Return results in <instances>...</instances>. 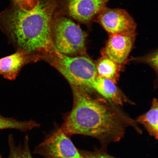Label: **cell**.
Wrapping results in <instances>:
<instances>
[{"instance_id": "obj_1", "label": "cell", "mask_w": 158, "mask_h": 158, "mask_svg": "<svg viewBox=\"0 0 158 158\" xmlns=\"http://www.w3.org/2000/svg\"><path fill=\"white\" fill-rule=\"evenodd\" d=\"M73 96L72 110L66 114L59 127L70 137L74 135L96 138L102 145L120 141L126 128H133L138 133L143 131L135 120L112 104L91 93V89L70 85Z\"/></svg>"}, {"instance_id": "obj_2", "label": "cell", "mask_w": 158, "mask_h": 158, "mask_svg": "<svg viewBox=\"0 0 158 158\" xmlns=\"http://www.w3.org/2000/svg\"><path fill=\"white\" fill-rule=\"evenodd\" d=\"M58 6V0H39L35 8L27 11L11 2L0 13V28L18 49L42 59L57 50L52 40L51 24Z\"/></svg>"}, {"instance_id": "obj_3", "label": "cell", "mask_w": 158, "mask_h": 158, "mask_svg": "<svg viewBox=\"0 0 158 158\" xmlns=\"http://www.w3.org/2000/svg\"><path fill=\"white\" fill-rule=\"evenodd\" d=\"M51 31L53 43L60 54L70 57L87 56V33L59 11L58 8L53 15Z\"/></svg>"}, {"instance_id": "obj_4", "label": "cell", "mask_w": 158, "mask_h": 158, "mask_svg": "<svg viewBox=\"0 0 158 158\" xmlns=\"http://www.w3.org/2000/svg\"><path fill=\"white\" fill-rule=\"evenodd\" d=\"M43 59L62 74L70 85L91 89L98 76L96 64L88 56H68L57 50Z\"/></svg>"}, {"instance_id": "obj_5", "label": "cell", "mask_w": 158, "mask_h": 158, "mask_svg": "<svg viewBox=\"0 0 158 158\" xmlns=\"http://www.w3.org/2000/svg\"><path fill=\"white\" fill-rule=\"evenodd\" d=\"M110 0H58L61 13L90 28L98 14Z\"/></svg>"}, {"instance_id": "obj_6", "label": "cell", "mask_w": 158, "mask_h": 158, "mask_svg": "<svg viewBox=\"0 0 158 158\" xmlns=\"http://www.w3.org/2000/svg\"><path fill=\"white\" fill-rule=\"evenodd\" d=\"M34 153L44 158H83L70 137L59 127L35 147Z\"/></svg>"}, {"instance_id": "obj_7", "label": "cell", "mask_w": 158, "mask_h": 158, "mask_svg": "<svg viewBox=\"0 0 158 158\" xmlns=\"http://www.w3.org/2000/svg\"><path fill=\"white\" fill-rule=\"evenodd\" d=\"M94 22L98 23L109 35L135 32L137 24L125 10L106 6L98 14Z\"/></svg>"}, {"instance_id": "obj_8", "label": "cell", "mask_w": 158, "mask_h": 158, "mask_svg": "<svg viewBox=\"0 0 158 158\" xmlns=\"http://www.w3.org/2000/svg\"><path fill=\"white\" fill-rule=\"evenodd\" d=\"M135 32L110 35L102 49V56H106L121 66L127 60L135 44Z\"/></svg>"}, {"instance_id": "obj_9", "label": "cell", "mask_w": 158, "mask_h": 158, "mask_svg": "<svg viewBox=\"0 0 158 158\" xmlns=\"http://www.w3.org/2000/svg\"><path fill=\"white\" fill-rule=\"evenodd\" d=\"M40 59L37 55L18 49L13 54L0 58V75L7 80H15L23 66Z\"/></svg>"}, {"instance_id": "obj_10", "label": "cell", "mask_w": 158, "mask_h": 158, "mask_svg": "<svg viewBox=\"0 0 158 158\" xmlns=\"http://www.w3.org/2000/svg\"><path fill=\"white\" fill-rule=\"evenodd\" d=\"M92 89L112 104L123 106L128 100L111 81L98 76L93 84Z\"/></svg>"}, {"instance_id": "obj_11", "label": "cell", "mask_w": 158, "mask_h": 158, "mask_svg": "<svg viewBox=\"0 0 158 158\" xmlns=\"http://www.w3.org/2000/svg\"><path fill=\"white\" fill-rule=\"evenodd\" d=\"M158 100L154 98L149 111L139 116L136 122L143 125L149 135L157 140L158 138Z\"/></svg>"}, {"instance_id": "obj_12", "label": "cell", "mask_w": 158, "mask_h": 158, "mask_svg": "<svg viewBox=\"0 0 158 158\" xmlns=\"http://www.w3.org/2000/svg\"><path fill=\"white\" fill-rule=\"evenodd\" d=\"M98 76L116 84L119 77L121 66L106 56H102L96 64Z\"/></svg>"}, {"instance_id": "obj_13", "label": "cell", "mask_w": 158, "mask_h": 158, "mask_svg": "<svg viewBox=\"0 0 158 158\" xmlns=\"http://www.w3.org/2000/svg\"><path fill=\"white\" fill-rule=\"evenodd\" d=\"M40 126V124L33 120L19 121L13 118L5 117L0 114V130L14 129L25 132L39 127Z\"/></svg>"}, {"instance_id": "obj_14", "label": "cell", "mask_w": 158, "mask_h": 158, "mask_svg": "<svg viewBox=\"0 0 158 158\" xmlns=\"http://www.w3.org/2000/svg\"><path fill=\"white\" fill-rule=\"evenodd\" d=\"M9 154L7 158H33L30 150L29 138L26 136L23 143L18 146L15 144L13 136L10 134L8 138Z\"/></svg>"}, {"instance_id": "obj_15", "label": "cell", "mask_w": 158, "mask_h": 158, "mask_svg": "<svg viewBox=\"0 0 158 158\" xmlns=\"http://www.w3.org/2000/svg\"><path fill=\"white\" fill-rule=\"evenodd\" d=\"M78 150L83 158H116L101 150H96L94 151Z\"/></svg>"}, {"instance_id": "obj_16", "label": "cell", "mask_w": 158, "mask_h": 158, "mask_svg": "<svg viewBox=\"0 0 158 158\" xmlns=\"http://www.w3.org/2000/svg\"><path fill=\"white\" fill-rule=\"evenodd\" d=\"M12 2L15 4L20 8L25 10H31L37 6L39 0H11Z\"/></svg>"}, {"instance_id": "obj_17", "label": "cell", "mask_w": 158, "mask_h": 158, "mask_svg": "<svg viewBox=\"0 0 158 158\" xmlns=\"http://www.w3.org/2000/svg\"><path fill=\"white\" fill-rule=\"evenodd\" d=\"M140 61L150 65L156 72L158 71V52L157 50L144 56L138 59Z\"/></svg>"}, {"instance_id": "obj_18", "label": "cell", "mask_w": 158, "mask_h": 158, "mask_svg": "<svg viewBox=\"0 0 158 158\" xmlns=\"http://www.w3.org/2000/svg\"><path fill=\"white\" fill-rule=\"evenodd\" d=\"M0 158H2V157L1 155V153H0Z\"/></svg>"}]
</instances>
